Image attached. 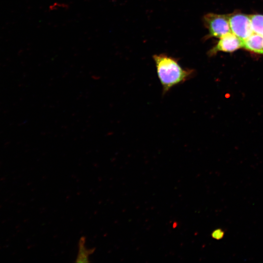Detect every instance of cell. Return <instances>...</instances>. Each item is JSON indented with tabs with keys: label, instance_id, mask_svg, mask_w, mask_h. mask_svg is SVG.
Instances as JSON below:
<instances>
[{
	"label": "cell",
	"instance_id": "cell-7",
	"mask_svg": "<svg viewBox=\"0 0 263 263\" xmlns=\"http://www.w3.org/2000/svg\"><path fill=\"white\" fill-rule=\"evenodd\" d=\"M249 16L253 33L263 37V15L254 14Z\"/></svg>",
	"mask_w": 263,
	"mask_h": 263
},
{
	"label": "cell",
	"instance_id": "cell-5",
	"mask_svg": "<svg viewBox=\"0 0 263 263\" xmlns=\"http://www.w3.org/2000/svg\"><path fill=\"white\" fill-rule=\"evenodd\" d=\"M243 48L252 53L263 54V37L252 34L243 41Z\"/></svg>",
	"mask_w": 263,
	"mask_h": 263
},
{
	"label": "cell",
	"instance_id": "cell-3",
	"mask_svg": "<svg viewBox=\"0 0 263 263\" xmlns=\"http://www.w3.org/2000/svg\"><path fill=\"white\" fill-rule=\"evenodd\" d=\"M228 17L231 32L243 41L254 33L249 15L234 12Z\"/></svg>",
	"mask_w": 263,
	"mask_h": 263
},
{
	"label": "cell",
	"instance_id": "cell-2",
	"mask_svg": "<svg viewBox=\"0 0 263 263\" xmlns=\"http://www.w3.org/2000/svg\"><path fill=\"white\" fill-rule=\"evenodd\" d=\"M203 21L208 34L204 38L207 39L211 38H220L231 32L228 15H221L209 13L205 15Z\"/></svg>",
	"mask_w": 263,
	"mask_h": 263
},
{
	"label": "cell",
	"instance_id": "cell-1",
	"mask_svg": "<svg viewBox=\"0 0 263 263\" xmlns=\"http://www.w3.org/2000/svg\"><path fill=\"white\" fill-rule=\"evenodd\" d=\"M152 57L162 86L163 95L172 87L189 80L196 74L194 69L181 67L177 58L165 54H155Z\"/></svg>",
	"mask_w": 263,
	"mask_h": 263
},
{
	"label": "cell",
	"instance_id": "cell-4",
	"mask_svg": "<svg viewBox=\"0 0 263 263\" xmlns=\"http://www.w3.org/2000/svg\"><path fill=\"white\" fill-rule=\"evenodd\" d=\"M219 39L216 44L207 52L209 56H214L220 52L232 53L243 47V41L232 32Z\"/></svg>",
	"mask_w": 263,
	"mask_h": 263
},
{
	"label": "cell",
	"instance_id": "cell-6",
	"mask_svg": "<svg viewBox=\"0 0 263 263\" xmlns=\"http://www.w3.org/2000/svg\"><path fill=\"white\" fill-rule=\"evenodd\" d=\"M86 237L82 236L80 237L78 244V250L77 256L75 262L76 263H90L89 256L93 254L95 248H88L86 245Z\"/></svg>",
	"mask_w": 263,
	"mask_h": 263
},
{
	"label": "cell",
	"instance_id": "cell-9",
	"mask_svg": "<svg viewBox=\"0 0 263 263\" xmlns=\"http://www.w3.org/2000/svg\"><path fill=\"white\" fill-rule=\"evenodd\" d=\"M224 232L221 229H218L214 231L212 233V237L216 239L219 240L223 238Z\"/></svg>",
	"mask_w": 263,
	"mask_h": 263
},
{
	"label": "cell",
	"instance_id": "cell-8",
	"mask_svg": "<svg viewBox=\"0 0 263 263\" xmlns=\"http://www.w3.org/2000/svg\"><path fill=\"white\" fill-rule=\"evenodd\" d=\"M69 6V4L66 2L55 1L49 5L48 10L50 11H56L60 10H68Z\"/></svg>",
	"mask_w": 263,
	"mask_h": 263
}]
</instances>
